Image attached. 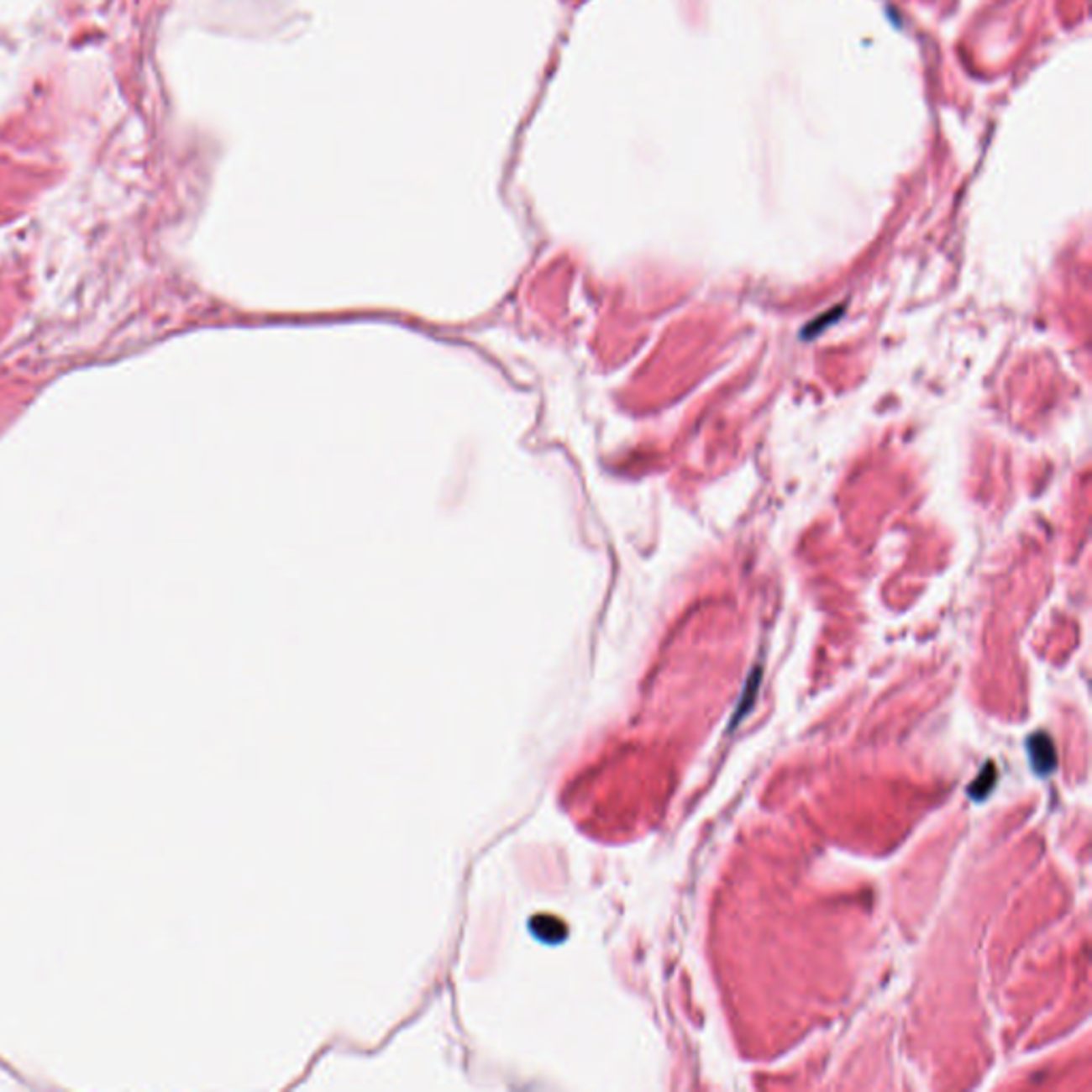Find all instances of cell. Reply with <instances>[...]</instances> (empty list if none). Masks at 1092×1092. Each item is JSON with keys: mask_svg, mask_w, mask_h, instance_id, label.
<instances>
[{"mask_svg": "<svg viewBox=\"0 0 1092 1092\" xmlns=\"http://www.w3.org/2000/svg\"><path fill=\"white\" fill-rule=\"evenodd\" d=\"M1028 753H1031V762L1039 774H1050L1056 769L1058 758H1056L1054 743L1043 732H1037L1035 736L1028 738Z\"/></svg>", "mask_w": 1092, "mask_h": 1092, "instance_id": "1", "label": "cell"}, {"mask_svg": "<svg viewBox=\"0 0 1092 1092\" xmlns=\"http://www.w3.org/2000/svg\"><path fill=\"white\" fill-rule=\"evenodd\" d=\"M995 781H996L995 764H986V766H984V770H981L979 777H977L975 781L971 783V796L975 798V801H981V798H986V794H988V791L992 790V785H995Z\"/></svg>", "mask_w": 1092, "mask_h": 1092, "instance_id": "2", "label": "cell"}]
</instances>
